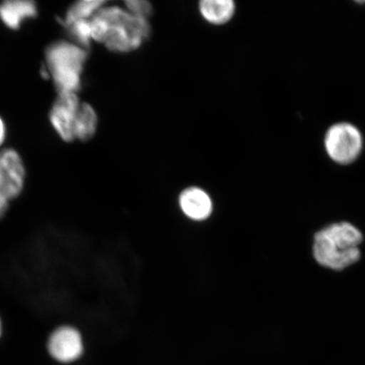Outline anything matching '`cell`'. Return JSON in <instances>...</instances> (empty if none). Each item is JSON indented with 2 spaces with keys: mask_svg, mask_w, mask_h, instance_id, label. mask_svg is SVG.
Instances as JSON below:
<instances>
[{
  "mask_svg": "<svg viewBox=\"0 0 365 365\" xmlns=\"http://www.w3.org/2000/svg\"><path fill=\"white\" fill-rule=\"evenodd\" d=\"M91 38L112 52L130 53L148 39V19L131 15L120 7H103L90 20Z\"/></svg>",
  "mask_w": 365,
  "mask_h": 365,
  "instance_id": "cell-1",
  "label": "cell"
},
{
  "mask_svg": "<svg viewBox=\"0 0 365 365\" xmlns=\"http://www.w3.org/2000/svg\"><path fill=\"white\" fill-rule=\"evenodd\" d=\"M362 241L361 232L351 223H335L314 236V257L324 267L344 270L359 261Z\"/></svg>",
  "mask_w": 365,
  "mask_h": 365,
  "instance_id": "cell-2",
  "label": "cell"
},
{
  "mask_svg": "<svg viewBox=\"0 0 365 365\" xmlns=\"http://www.w3.org/2000/svg\"><path fill=\"white\" fill-rule=\"evenodd\" d=\"M88 54L85 48L68 41H58L46 49V68L58 94L76 93L80 90Z\"/></svg>",
  "mask_w": 365,
  "mask_h": 365,
  "instance_id": "cell-3",
  "label": "cell"
},
{
  "mask_svg": "<svg viewBox=\"0 0 365 365\" xmlns=\"http://www.w3.org/2000/svg\"><path fill=\"white\" fill-rule=\"evenodd\" d=\"M325 148L328 156L339 164L355 161L363 148V137L358 128L349 123H339L327 130Z\"/></svg>",
  "mask_w": 365,
  "mask_h": 365,
  "instance_id": "cell-4",
  "label": "cell"
},
{
  "mask_svg": "<svg viewBox=\"0 0 365 365\" xmlns=\"http://www.w3.org/2000/svg\"><path fill=\"white\" fill-rule=\"evenodd\" d=\"M25 182V168L20 155L15 150L0 152V191L9 200L17 197Z\"/></svg>",
  "mask_w": 365,
  "mask_h": 365,
  "instance_id": "cell-5",
  "label": "cell"
},
{
  "mask_svg": "<svg viewBox=\"0 0 365 365\" xmlns=\"http://www.w3.org/2000/svg\"><path fill=\"white\" fill-rule=\"evenodd\" d=\"M81 103L76 93L58 94L50 111V122L61 139L71 143L74 140V123Z\"/></svg>",
  "mask_w": 365,
  "mask_h": 365,
  "instance_id": "cell-6",
  "label": "cell"
},
{
  "mask_svg": "<svg viewBox=\"0 0 365 365\" xmlns=\"http://www.w3.org/2000/svg\"><path fill=\"white\" fill-rule=\"evenodd\" d=\"M48 350L59 362L75 361L83 353V342L79 331L71 327L58 328L50 336Z\"/></svg>",
  "mask_w": 365,
  "mask_h": 365,
  "instance_id": "cell-7",
  "label": "cell"
},
{
  "mask_svg": "<svg viewBox=\"0 0 365 365\" xmlns=\"http://www.w3.org/2000/svg\"><path fill=\"white\" fill-rule=\"evenodd\" d=\"M182 211L193 220L202 221L212 212V202L207 192L202 189H186L180 196Z\"/></svg>",
  "mask_w": 365,
  "mask_h": 365,
  "instance_id": "cell-8",
  "label": "cell"
},
{
  "mask_svg": "<svg viewBox=\"0 0 365 365\" xmlns=\"http://www.w3.org/2000/svg\"><path fill=\"white\" fill-rule=\"evenodd\" d=\"M38 15V8L34 1L9 0L0 4V20L8 29L18 30L22 23Z\"/></svg>",
  "mask_w": 365,
  "mask_h": 365,
  "instance_id": "cell-9",
  "label": "cell"
},
{
  "mask_svg": "<svg viewBox=\"0 0 365 365\" xmlns=\"http://www.w3.org/2000/svg\"><path fill=\"white\" fill-rule=\"evenodd\" d=\"M235 4L231 0H203L199 10L205 21L213 25H223L230 21L235 13Z\"/></svg>",
  "mask_w": 365,
  "mask_h": 365,
  "instance_id": "cell-10",
  "label": "cell"
},
{
  "mask_svg": "<svg viewBox=\"0 0 365 365\" xmlns=\"http://www.w3.org/2000/svg\"><path fill=\"white\" fill-rule=\"evenodd\" d=\"M98 116L94 108L88 103H81L77 112L74 129V139L88 140L93 137L97 130Z\"/></svg>",
  "mask_w": 365,
  "mask_h": 365,
  "instance_id": "cell-11",
  "label": "cell"
},
{
  "mask_svg": "<svg viewBox=\"0 0 365 365\" xmlns=\"http://www.w3.org/2000/svg\"><path fill=\"white\" fill-rule=\"evenodd\" d=\"M106 1H84L77 2L68 9L65 19L61 20L62 25L67 26L76 21L91 20L100 9H102Z\"/></svg>",
  "mask_w": 365,
  "mask_h": 365,
  "instance_id": "cell-12",
  "label": "cell"
},
{
  "mask_svg": "<svg viewBox=\"0 0 365 365\" xmlns=\"http://www.w3.org/2000/svg\"><path fill=\"white\" fill-rule=\"evenodd\" d=\"M74 43L83 48H88L93 41L90 20L79 21L66 27Z\"/></svg>",
  "mask_w": 365,
  "mask_h": 365,
  "instance_id": "cell-13",
  "label": "cell"
},
{
  "mask_svg": "<svg viewBox=\"0 0 365 365\" xmlns=\"http://www.w3.org/2000/svg\"><path fill=\"white\" fill-rule=\"evenodd\" d=\"M127 11L131 15L148 19L153 12V6L145 0H128L125 2Z\"/></svg>",
  "mask_w": 365,
  "mask_h": 365,
  "instance_id": "cell-14",
  "label": "cell"
},
{
  "mask_svg": "<svg viewBox=\"0 0 365 365\" xmlns=\"http://www.w3.org/2000/svg\"><path fill=\"white\" fill-rule=\"evenodd\" d=\"M9 200L6 195H4L1 191H0V218H1L4 213L6 212L8 207H9Z\"/></svg>",
  "mask_w": 365,
  "mask_h": 365,
  "instance_id": "cell-15",
  "label": "cell"
},
{
  "mask_svg": "<svg viewBox=\"0 0 365 365\" xmlns=\"http://www.w3.org/2000/svg\"><path fill=\"white\" fill-rule=\"evenodd\" d=\"M4 138H6V126H4V122L0 118V145L4 143Z\"/></svg>",
  "mask_w": 365,
  "mask_h": 365,
  "instance_id": "cell-16",
  "label": "cell"
},
{
  "mask_svg": "<svg viewBox=\"0 0 365 365\" xmlns=\"http://www.w3.org/2000/svg\"><path fill=\"white\" fill-rule=\"evenodd\" d=\"M0 333H1V326H0Z\"/></svg>",
  "mask_w": 365,
  "mask_h": 365,
  "instance_id": "cell-17",
  "label": "cell"
}]
</instances>
